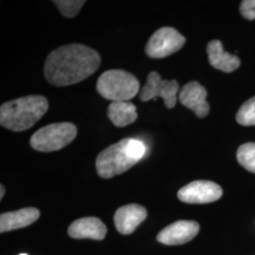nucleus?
I'll list each match as a JSON object with an SVG mask.
<instances>
[{
	"instance_id": "4468645a",
	"label": "nucleus",
	"mask_w": 255,
	"mask_h": 255,
	"mask_svg": "<svg viewBox=\"0 0 255 255\" xmlns=\"http://www.w3.org/2000/svg\"><path fill=\"white\" fill-rule=\"evenodd\" d=\"M39 217V210L31 207L4 213L0 216V233L27 227L36 221Z\"/></svg>"
},
{
	"instance_id": "a211bd4d",
	"label": "nucleus",
	"mask_w": 255,
	"mask_h": 255,
	"mask_svg": "<svg viewBox=\"0 0 255 255\" xmlns=\"http://www.w3.org/2000/svg\"><path fill=\"white\" fill-rule=\"evenodd\" d=\"M55 5L60 9L61 13L67 17L72 18L75 17L79 12L80 9L85 4V1H74V0H62V1H53Z\"/></svg>"
},
{
	"instance_id": "dca6fc26",
	"label": "nucleus",
	"mask_w": 255,
	"mask_h": 255,
	"mask_svg": "<svg viewBox=\"0 0 255 255\" xmlns=\"http://www.w3.org/2000/svg\"><path fill=\"white\" fill-rule=\"evenodd\" d=\"M237 161L247 170L255 173V143H246L237 149Z\"/></svg>"
},
{
	"instance_id": "6ab92c4d",
	"label": "nucleus",
	"mask_w": 255,
	"mask_h": 255,
	"mask_svg": "<svg viewBox=\"0 0 255 255\" xmlns=\"http://www.w3.org/2000/svg\"><path fill=\"white\" fill-rule=\"evenodd\" d=\"M240 12L246 19H255V0L242 1L240 5Z\"/></svg>"
},
{
	"instance_id": "39448f33",
	"label": "nucleus",
	"mask_w": 255,
	"mask_h": 255,
	"mask_svg": "<svg viewBox=\"0 0 255 255\" xmlns=\"http://www.w3.org/2000/svg\"><path fill=\"white\" fill-rule=\"evenodd\" d=\"M78 129L72 123L49 124L38 129L30 138L32 148L42 152H50L69 145L77 136Z\"/></svg>"
},
{
	"instance_id": "0eeeda50",
	"label": "nucleus",
	"mask_w": 255,
	"mask_h": 255,
	"mask_svg": "<svg viewBox=\"0 0 255 255\" xmlns=\"http://www.w3.org/2000/svg\"><path fill=\"white\" fill-rule=\"evenodd\" d=\"M179 83L175 80H163L157 72H150L146 78V83L140 92V100L148 101L162 98L166 108L172 109L177 102Z\"/></svg>"
},
{
	"instance_id": "9d476101",
	"label": "nucleus",
	"mask_w": 255,
	"mask_h": 255,
	"mask_svg": "<svg viewBox=\"0 0 255 255\" xmlns=\"http://www.w3.org/2000/svg\"><path fill=\"white\" fill-rule=\"evenodd\" d=\"M207 91L198 82L186 83L179 95V100L183 106L192 110L198 118H205L210 112L208 102L206 101Z\"/></svg>"
},
{
	"instance_id": "1a4fd4ad",
	"label": "nucleus",
	"mask_w": 255,
	"mask_h": 255,
	"mask_svg": "<svg viewBox=\"0 0 255 255\" xmlns=\"http://www.w3.org/2000/svg\"><path fill=\"white\" fill-rule=\"evenodd\" d=\"M200 225L196 221L179 220L163 229L157 236V240L164 245H182L191 241L198 235Z\"/></svg>"
},
{
	"instance_id": "20e7f679",
	"label": "nucleus",
	"mask_w": 255,
	"mask_h": 255,
	"mask_svg": "<svg viewBox=\"0 0 255 255\" xmlns=\"http://www.w3.org/2000/svg\"><path fill=\"white\" fill-rule=\"evenodd\" d=\"M140 89L139 82L132 74L121 69L107 70L97 82V90L106 100L128 101L133 99Z\"/></svg>"
},
{
	"instance_id": "aec40b11",
	"label": "nucleus",
	"mask_w": 255,
	"mask_h": 255,
	"mask_svg": "<svg viewBox=\"0 0 255 255\" xmlns=\"http://www.w3.org/2000/svg\"><path fill=\"white\" fill-rule=\"evenodd\" d=\"M0 189H1V193H0V199H3L4 197V194H5V189H4V186L1 184L0 186Z\"/></svg>"
},
{
	"instance_id": "f257e3e1",
	"label": "nucleus",
	"mask_w": 255,
	"mask_h": 255,
	"mask_svg": "<svg viewBox=\"0 0 255 255\" xmlns=\"http://www.w3.org/2000/svg\"><path fill=\"white\" fill-rule=\"evenodd\" d=\"M101 56L91 47L71 44L53 50L46 58L45 76L55 86L76 84L95 73L101 65Z\"/></svg>"
},
{
	"instance_id": "ddd939ff",
	"label": "nucleus",
	"mask_w": 255,
	"mask_h": 255,
	"mask_svg": "<svg viewBox=\"0 0 255 255\" xmlns=\"http://www.w3.org/2000/svg\"><path fill=\"white\" fill-rule=\"evenodd\" d=\"M207 53L211 65L223 72H233L237 70L240 65L239 58L236 55L227 53L219 40L209 42L207 46Z\"/></svg>"
},
{
	"instance_id": "f8f14e48",
	"label": "nucleus",
	"mask_w": 255,
	"mask_h": 255,
	"mask_svg": "<svg viewBox=\"0 0 255 255\" xmlns=\"http://www.w3.org/2000/svg\"><path fill=\"white\" fill-rule=\"evenodd\" d=\"M107 234L105 224L98 218H82L74 221L68 228V235L73 238H91L102 240Z\"/></svg>"
},
{
	"instance_id": "9b49d317",
	"label": "nucleus",
	"mask_w": 255,
	"mask_h": 255,
	"mask_svg": "<svg viewBox=\"0 0 255 255\" xmlns=\"http://www.w3.org/2000/svg\"><path fill=\"white\" fill-rule=\"evenodd\" d=\"M146 210L138 204L120 207L115 214V224L120 234L129 235L146 219Z\"/></svg>"
},
{
	"instance_id": "f3484780",
	"label": "nucleus",
	"mask_w": 255,
	"mask_h": 255,
	"mask_svg": "<svg viewBox=\"0 0 255 255\" xmlns=\"http://www.w3.org/2000/svg\"><path fill=\"white\" fill-rule=\"evenodd\" d=\"M237 121L242 126L255 125V97L247 101L238 110Z\"/></svg>"
},
{
	"instance_id": "6e6552de",
	"label": "nucleus",
	"mask_w": 255,
	"mask_h": 255,
	"mask_svg": "<svg viewBox=\"0 0 255 255\" xmlns=\"http://www.w3.org/2000/svg\"><path fill=\"white\" fill-rule=\"evenodd\" d=\"M223 191L219 184L210 181H194L178 192L180 201L192 204H203L218 201Z\"/></svg>"
},
{
	"instance_id": "2eb2a0df",
	"label": "nucleus",
	"mask_w": 255,
	"mask_h": 255,
	"mask_svg": "<svg viewBox=\"0 0 255 255\" xmlns=\"http://www.w3.org/2000/svg\"><path fill=\"white\" fill-rule=\"evenodd\" d=\"M108 117L115 126L125 127L136 120V107L128 101H115L108 107Z\"/></svg>"
},
{
	"instance_id": "412c9836",
	"label": "nucleus",
	"mask_w": 255,
	"mask_h": 255,
	"mask_svg": "<svg viewBox=\"0 0 255 255\" xmlns=\"http://www.w3.org/2000/svg\"><path fill=\"white\" fill-rule=\"evenodd\" d=\"M27 255V254H21V255Z\"/></svg>"
},
{
	"instance_id": "423d86ee",
	"label": "nucleus",
	"mask_w": 255,
	"mask_h": 255,
	"mask_svg": "<svg viewBox=\"0 0 255 255\" xmlns=\"http://www.w3.org/2000/svg\"><path fill=\"white\" fill-rule=\"evenodd\" d=\"M185 44V38L173 27L156 30L146 46V53L152 59H162L179 51Z\"/></svg>"
},
{
	"instance_id": "7ed1b4c3",
	"label": "nucleus",
	"mask_w": 255,
	"mask_h": 255,
	"mask_svg": "<svg viewBox=\"0 0 255 255\" xmlns=\"http://www.w3.org/2000/svg\"><path fill=\"white\" fill-rule=\"evenodd\" d=\"M48 109L43 96H27L1 105L0 124L13 131H24L32 127Z\"/></svg>"
},
{
	"instance_id": "f03ea898",
	"label": "nucleus",
	"mask_w": 255,
	"mask_h": 255,
	"mask_svg": "<svg viewBox=\"0 0 255 255\" xmlns=\"http://www.w3.org/2000/svg\"><path fill=\"white\" fill-rule=\"evenodd\" d=\"M145 154L146 146L143 142L132 138L122 139L99 154L96 161L97 171L101 178H113L126 172Z\"/></svg>"
}]
</instances>
